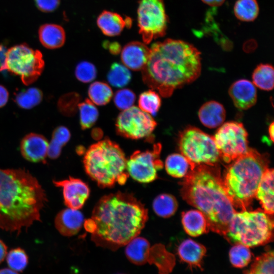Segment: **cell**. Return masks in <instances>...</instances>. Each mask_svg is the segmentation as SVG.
<instances>
[{"instance_id":"obj_19","label":"cell","mask_w":274,"mask_h":274,"mask_svg":"<svg viewBox=\"0 0 274 274\" xmlns=\"http://www.w3.org/2000/svg\"><path fill=\"white\" fill-rule=\"evenodd\" d=\"M177 251L181 261L187 264L190 268L202 270L203 259L207 252L203 245L188 238L180 244Z\"/></svg>"},{"instance_id":"obj_12","label":"cell","mask_w":274,"mask_h":274,"mask_svg":"<svg viewBox=\"0 0 274 274\" xmlns=\"http://www.w3.org/2000/svg\"><path fill=\"white\" fill-rule=\"evenodd\" d=\"M157 123L152 116L139 108L132 106L123 111L116 121L117 133L125 138L152 141V134Z\"/></svg>"},{"instance_id":"obj_1","label":"cell","mask_w":274,"mask_h":274,"mask_svg":"<svg viewBox=\"0 0 274 274\" xmlns=\"http://www.w3.org/2000/svg\"><path fill=\"white\" fill-rule=\"evenodd\" d=\"M148 219V210L140 200L119 191L102 196L83 225L96 246L115 251L138 236Z\"/></svg>"},{"instance_id":"obj_20","label":"cell","mask_w":274,"mask_h":274,"mask_svg":"<svg viewBox=\"0 0 274 274\" xmlns=\"http://www.w3.org/2000/svg\"><path fill=\"white\" fill-rule=\"evenodd\" d=\"M96 23L104 35L115 37L119 35L126 26H130L131 20L128 17L124 19L117 13L105 10L98 16Z\"/></svg>"},{"instance_id":"obj_34","label":"cell","mask_w":274,"mask_h":274,"mask_svg":"<svg viewBox=\"0 0 274 274\" xmlns=\"http://www.w3.org/2000/svg\"><path fill=\"white\" fill-rule=\"evenodd\" d=\"M80 112V123L82 129L85 130L92 127L96 122L98 117V111L94 104L89 99L78 104Z\"/></svg>"},{"instance_id":"obj_38","label":"cell","mask_w":274,"mask_h":274,"mask_svg":"<svg viewBox=\"0 0 274 274\" xmlns=\"http://www.w3.org/2000/svg\"><path fill=\"white\" fill-rule=\"evenodd\" d=\"M138 104L144 112L155 115L161 106V98L156 92L149 90L140 95Z\"/></svg>"},{"instance_id":"obj_21","label":"cell","mask_w":274,"mask_h":274,"mask_svg":"<svg viewBox=\"0 0 274 274\" xmlns=\"http://www.w3.org/2000/svg\"><path fill=\"white\" fill-rule=\"evenodd\" d=\"M255 197L259 200L263 211L269 215L273 213V169L267 168L264 172L257 189Z\"/></svg>"},{"instance_id":"obj_52","label":"cell","mask_w":274,"mask_h":274,"mask_svg":"<svg viewBox=\"0 0 274 274\" xmlns=\"http://www.w3.org/2000/svg\"><path fill=\"white\" fill-rule=\"evenodd\" d=\"M245 274H253V273H251L249 272H246L245 273Z\"/></svg>"},{"instance_id":"obj_22","label":"cell","mask_w":274,"mask_h":274,"mask_svg":"<svg viewBox=\"0 0 274 274\" xmlns=\"http://www.w3.org/2000/svg\"><path fill=\"white\" fill-rule=\"evenodd\" d=\"M147 262L154 264L159 274H168L175 265V258L166 250L164 245L157 244L150 247Z\"/></svg>"},{"instance_id":"obj_35","label":"cell","mask_w":274,"mask_h":274,"mask_svg":"<svg viewBox=\"0 0 274 274\" xmlns=\"http://www.w3.org/2000/svg\"><path fill=\"white\" fill-rule=\"evenodd\" d=\"M42 98L41 90L31 87L19 92L15 96V101L20 108L30 109L39 105Z\"/></svg>"},{"instance_id":"obj_28","label":"cell","mask_w":274,"mask_h":274,"mask_svg":"<svg viewBox=\"0 0 274 274\" xmlns=\"http://www.w3.org/2000/svg\"><path fill=\"white\" fill-rule=\"evenodd\" d=\"M178 203L176 198L169 194H161L157 196L152 203L155 214L163 218H168L176 212Z\"/></svg>"},{"instance_id":"obj_16","label":"cell","mask_w":274,"mask_h":274,"mask_svg":"<svg viewBox=\"0 0 274 274\" xmlns=\"http://www.w3.org/2000/svg\"><path fill=\"white\" fill-rule=\"evenodd\" d=\"M149 48L144 43L132 41L128 43L121 51V59L128 68L142 70L147 63Z\"/></svg>"},{"instance_id":"obj_45","label":"cell","mask_w":274,"mask_h":274,"mask_svg":"<svg viewBox=\"0 0 274 274\" xmlns=\"http://www.w3.org/2000/svg\"><path fill=\"white\" fill-rule=\"evenodd\" d=\"M9 98V92L7 89L0 85V108L4 106Z\"/></svg>"},{"instance_id":"obj_43","label":"cell","mask_w":274,"mask_h":274,"mask_svg":"<svg viewBox=\"0 0 274 274\" xmlns=\"http://www.w3.org/2000/svg\"><path fill=\"white\" fill-rule=\"evenodd\" d=\"M39 10L44 12L54 11L59 6L60 0H35Z\"/></svg>"},{"instance_id":"obj_33","label":"cell","mask_w":274,"mask_h":274,"mask_svg":"<svg viewBox=\"0 0 274 274\" xmlns=\"http://www.w3.org/2000/svg\"><path fill=\"white\" fill-rule=\"evenodd\" d=\"M131 78V73L124 65L115 62L108 73L107 79L110 85L115 87H122L127 85Z\"/></svg>"},{"instance_id":"obj_41","label":"cell","mask_w":274,"mask_h":274,"mask_svg":"<svg viewBox=\"0 0 274 274\" xmlns=\"http://www.w3.org/2000/svg\"><path fill=\"white\" fill-rule=\"evenodd\" d=\"M135 98V95L132 90L122 89L115 93L114 102L118 109L124 111L133 106Z\"/></svg>"},{"instance_id":"obj_44","label":"cell","mask_w":274,"mask_h":274,"mask_svg":"<svg viewBox=\"0 0 274 274\" xmlns=\"http://www.w3.org/2000/svg\"><path fill=\"white\" fill-rule=\"evenodd\" d=\"M103 45L104 48L108 49L112 54L117 55L121 51V46L117 42L110 43L107 41Z\"/></svg>"},{"instance_id":"obj_8","label":"cell","mask_w":274,"mask_h":274,"mask_svg":"<svg viewBox=\"0 0 274 274\" xmlns=\"http://www.w3.org/2000/svg\"><path fill=\"white\" fill-rule=\"evenodd\" d=\"M179 144L190 170L201 164L216 165L220 158L214 136L198 128L189 126L181 132Z\"/></svg>"},{"instance_id":"obj_30","label":"cell","mask_w":274,"mask_h":274,"mask_svg":"<svg viewBox=\"0 0 274 274\" xmlns=\"http://www.w3.org/2000/svg\"><path fill=\"white\" fill-rule=\"evenodd\" d=\"M166 172L170 176L181 178L185 176L190 168L187 159L180 154H172L167 156L165 162Z\"/></svg>"},{"instance_id":"obj_51","label":"cell","mask_w":274,"mask_h":274,"mask_svg":"<svg viewBox=\"0 0 274 274\" xmlns=\"http://www.w3.org/2000/svg\"><path fill=\"white\" fill-rule=\"evenodd\" d=\"M268 134L269 138L272 142H273V134H274V124L273 122H272L268 128Z\"/></svg>"},{"instance_id":"obj_47","label":"cell","mask_w":274,"mask_h":274,"mask_svg":"<svg viewBox=\"0 0 274 274\" xmlns=\"http://www.w3.org/2000/svg\"><path fill=\"white\" fill-rule=\"evenodd\" d=\"M7 50L4 46L0 45V71H2L4 64Z\"/></svg>"},{"instance_id":"obj_49","label":"cell","mask_w":274,"mask_h":274,"mask_svg":"<svg viewBox=\"0 0 274 274\" xmlns=\"http://www.w3.org/2000/svg\"><path fill=\"white\" fill-rule=\"evenodd\" d=\"M91 135L95 140H99L101 139L103 135V132L99 128H95L91 131Z\"/></svg>"},{"instance_id":"obj_27","label":"cell","mask_w":274,"mask_h":274,"mask_svg":"<svg viewBox=\"0 0 274 274\" xmlns=\"http://www.w3.org/2000/svg\"><path fill=\"white\" fill-rule=\"evenodd\" d=\"M71 133L65 126H60L53 131L52 139L48 145L47 156L51 159L57 158L60 155L61 149L70 140Z\"/></svg>"},{"instance_id":"obj_10","label":"cell","mask_w":274,"mask_h":274,"mask_svg":"<svg viewBox=\"0 0 274 274\" xmlns=\"http://www.w3.org/2000/svg\"><path fill=\"white\" fill-rule=\"evenodd\" d=\"M137 14L139 32L145 44L165 35L168 19L163 0H140Z\"/></svg>"},{"instance_id":"obj_14","label":"cell","mask_w":274,"mask_h":274,"mask_svg":"<svg viewBox=\"0 0 274 274\" xmlns=\"http://www.w3.org/2000/svg\"><path fill=\"white\" fill-rule=\"evenodd\" d=\"M56 187L62 188L64 202L71 209L79 210L84 206L90 194L88 185L79 179L70 177L63 180H53Z\"/></svg>"},{"instance_id":"obj_2","label":"cell","mask_w":274,"mask_h":274,"mask_svg":"<svg viewBox=\"0 0 274 274\" xmlns=\"http://www.w3.org/2000/svg\"><path fill=\"white\" fill-rule=\"evenodd\" d=\"M200 53L186 42L167 39L156 42L149 48L142 79L149 87L164 97L195 80L201 72Z\"/></svg>"},{"instance_id":"obj_6","label":"cell","mask_w":274,"mask_h":274,"mask_svg":"<svg viewBox=\"0 0 274 274\" xmlns=\"http://www.w3.org/2000/svg\"><path fill=\"white\" fill-rule=\"evenodd\" d=\"M127 159L122 150L109 138L95 143L86 151L84 165L88 175L101 188L123 185L128 174Z\"/></svg>"},{"instance_id":"obj_9","label":"cell","mask_w":274,"mask_h":274,"mask_svg":"<svg viewBox=\"0 0 274 274\" xmlns=\"http://www.w3.org/2000/svg\"><path fill=\"white\" fill-rule=\"evenodd\" d=\"M44 66L42 53L22 44L15 45L7 50L1 71L7 70L18 76L24 84L28 85L38 79Z\"/></svg>"},{"instance_id":"obj_18","label":"cell","mask_w":274,"mask_h":274,"mask_svg":"<svg viewBox=\"0 0 274 274\" xmlns=\"http://www.w3.org/2000/svg\"><path fill=\"white\" fill-rule=\"evenodd\" d=\"M84 221V217L79 210L68 208L57 214L54 224L56 229L61 235L71 236L79 231Z\"/></svg>"},{"instance_id":"obj_5","label":"cell","mask_w":274,"mask_h":274,"mask_svg":"<svg viewBox=\"0 0 274 274\" xmlns=\"http://www.w3.org/2000/svg\"><path fill=\"white\" fill-rule=\"evenodd\" d=\"M231 162L223 176V185L233 207L246 210L268 167V158L266 154L249 148L245 154Z\"/></svg>"},{"instance_id":"obj_40","label":"cell","mask_w":274,"mask_h":274,"mask_svg":"<svg viewBox=\"0 0 274 274\" xmlns=\"http://www.w3.org/2000/svg\"><path fill=\"white\" fill-rule=\"evenodd\" d=\"M97 71L93 64L86 61L79 62L75 69L77 79L83 83H89L96 78Z\"/></svg>"},{"instance_id":"obj_29","label":"cell","mask_w":274,"mask_h":274,"mask_svg":"<svg viewBox=\"0 0 274 274\" xmlns=\"http://www.w3.org/2000/svg\"><path fill=\"white\" fill-rule=\"evenodd\" d=\"M253 82L260 89L269 91L273 88L274 71L273 67L268 64L258 65L252 74Z\"/></svg>"},{"instance_id":"obj_24","label":"cell","mask_w":274,"mask_h":274,"mask_svg":"<svg viewBox=\"0 0 274 274\" xmlns=\"http://www.w3.org/2000/svg\"><path fill=\"white\" fill-rule=\"evenodd\" d=\"M182 223L185 232L196 237L209 230L203 214L198 210H191L182 213Z\"/></svg>"},{"instance_id":"obj_48","label":"cell","mask_w":274,"mask_h":274,"mask_svg":"<svg viewBox=\"0 0 274 274\" xmlns=\"http://www.w3.org/2000/svg\"><path fill=\"white\" fill-rule=\"evenodd\" d=\"M204 4L212 6L218 7L222 5L225 0H201Z\"/></svg>"},{"instance_id":"obj_13","label":"cell","mask_w":274,"mask_h":274,"mask_svg":"<svg viewBox=\"0 0 274 274\" xmlns=\"http://www.w3.org/2000/svg\"><path fill=\"white\" fill-rule=\"evenodd\" d=\"M161 145L155 144L153 149L135 151L127 160L126 170L129 176L142 183H148L157 178V172L163 168L160 159Z\"/></svg>"},{"instance_id":"obj_25","label":"cell","mask_w":274,"mask_h":274,"mask_svg":"<svg viewBox=\"0 0 274 274\" xmlns=\"http://www.w3.org/2000/svg\"><path fill=\"white\" fill-rule=\"evenodd\" d=\"M40 42L48 49H57L63 45L65 41V33L61 26L54 24L42 25L39 30Z\"/></svg>"},{"instance_id":"obj_15","label":"cell","mask_w":274,"mask_h":274,"mask_svg":"<svg viewBox=\"0 0 274 274\" xmlns=\"http://www.w3.org/2000/svg\"><path fill=\"white\" fill-rule=\"evenodd\" d=\"M49 143L43 135L35 133L26 135L20 143L22 156L32 162H45Z\"/></svg>"},{"instance_id":"obj_31","label":"cell","mask_w":274,"mask_h":274,"mask_svg":"<svg viewBox=\"0 0 274 274\" xmlns=\"http://www.w3.org/2000/svg\"><path fill=\"white\" fill-rule=\"evenodd\" d=\"M259 11L256 0H237L233 8L235 17L245 22L254 21L257 17Z\"/></svg>"},{"instance_id":"obj_39","label":"cell","mask_w":274,"mask_h":274,"mask_svg":"<svg viewBox=\"0 0 274 274\" xmlns=\"http://www.w3.org/2000/svg\"><path fill=\"white\" fill-rule=\"evenodd\" d=\"M7 262L11 269L22 271L28 263V257L25 252L20 248L11 250L7 255Z\"/></svg>"},{"instance_id":"obj_37","label":"cell","mask_w":274,"mask_h":274,"mask_svg":"<svg viewBox=\"0 0 274 274\" xmlns=\"http://www.w3.org/2000/svg\"><path fill=\"white\" fill-rule=\"evenodd\" d=\"M249 272L253 274H273V252L269 250L257 257Z\"/></svg>"},{"instance_id":"obj_11","label":"cell","mask_w":274,"mask_h":274,"mask_svg":"<svg viewBox=\"0 0 274 274\" xmlns=\"http://www.w3.org/2000/svg\"><path fill=\"white\" fill-rule=\"evenodd\" d=\"M214 139L220 158L230 163L248 150V133L239 122H227L221 125Z\"/></svg>"},{"instance_id":"obj_23","label":"cell","mask_w":274,"mask_h":274,"mask_svg":"<svg viewBox=\"0 0 274 274\" xmlns=\"http://www.w3.org/2000/svg\"><path fill=\"white\" fill-rule=\"evenodd\" d=\"M225 116L224 108L216 101L206 102L198 111V117L201 122L209 128H215L222 125Z\"/></svg>"},{"instance_id":"obj_46","label":"cell","mask_w":274,"mask_h":274,"mask_svg":"<svg viewBox=\"0 0 274 274\" xmlns=\"http://www.w3.org/2000/svg\"><path fill=\"white\" fill-rule=\"evenodd\" d=\"M7 255V247L0 239V263L4 261Z\"/></svg>"},{"instance_id":"obj_7","label":"cell","mask_w":274,"mask_h":274,"mask_svg":"<svg viewBox=\"0 0 274 274\" xmlns=\"http://www.w3.org/2000/svg\"><path fill=\"white\" fill-rule=\"evenodd\" d=\"M273 228L272 219L264 211L244 210L233 214L224 237L230 243L256 247L272 240Z\"/></svg>"},{"instance_id":"obj_3","label":"cell","mask_w":274,"mask_h":274,"mask_svg":"<svg viewBox=\"0 0 274 274\" xmlns=\"http://www.w3.org/2000/svg\"><path fill=\"white\" fill-rule=\"evenodd\" d=\"M47 201L45 190L28 171L0 168V228L18 234L41 220Z\"/></svg>"},{"instance_id":"obj_50","label":"cell","mask_w":274,"mask_h":274,"mask_svg":"<svg viewBox=\"0 0 274 274\" xmlns=\"http://www.w3.org/2000/svg\"><path fill=\"white\" fill-rule=\"evenodd\" d=\"M0 274H19L17 271L11 268H3L0 269Z\"/></svg>"},{"instance_id":"obj_36","label":"cell","mask_w":274,"mask_h":274,"mask_svg":"<svg viewBox=\"0 0 274 274\" xmlns=\"http://www.w3.org/2000/svg\"><path fill=\"white\" fill-rule=\"evenodd\" d=\"M252 253L249 247L236 244L229 250V257L231 265L236 268L247 266L251 261Z\"/></svg>"},{"instance_id":"obj_42","label":"cell","mask_w":274,"mask_h":274,"mask_svg":"<svg viewBox=\"0 0 274 274\" xmlns=\"http://www.w3.org/2000/svg\"><path fill=\"white\" fill-rule=\"evenodd\" d=\"M79 99V95L76 93H71L63 95L58 102L60 110L66 115H71L76 110V107L78 106Z\"/></svg>"},{"instance_id":"obj_53","label":"cell","mask_w":274,"mask_h":274,"mask_svg":"<svg viewBox=\"0 0 274 274\" xmlns=\"http://www.w3.org/2000/svg\"><path fill=\"white\" fill-rule=\"evenodd\" d=\"M118 274H124V273H118Z\"/></svg>"},{"instance_id":"obj_17","label":"cell","mask_w":274,"mask_h":274,"mask_svg":"<svg viewBox=\"0 0 274 274\" xmlns=\"http://www.w3.org/2000/svg\"><path fill=\"white\" fill-rule=\"evenodd\" d=\"M229 94L235 106L240 110H247L254 106L257 100V92L251 82L241 79L233 83Z\"/></svg>"},{"instance_id":"obj_4","label":"cell","mask_w":274,"mask_h":274,"mask_svg":"<svg viewBox=\"0 0 274 274\" xmlns=\"http://www.w3.org/2000/svg\"><path fill=\"white\" fill-rule=\"evenodd\" d=\"M180 185L182 198L203 214L209 230L225 236L236 212L225 191L219 166H196Z\"/></svg>"},{"instance_id":"obj_32","label":"cell","mask_w":274,"mask_h":274,"mask_svg":"<svg viewBox=\"0 0 274 274\" xmlns=\"http://www.w3.org/2000/svg\"><path fill=\"white\" fill-rule=\"evenodd\" d=\"M88 93L90 101L98 106L106 105L113 96L111 88L108 84L102 82L92 83L88 88Z\"/></svg>"},{"instance_id":"obj_26","label":"cell","mask_w":274,"mask_h":274,"mask_svg":"<svg viewBox=\"0 0 274 274\" xmlns=\"http://www.w3.org/2000/svg\"><path fill=\"white\" fill-rule=\"evenodd\" d=\"M125 246V254L131 263L136 265H142L147 262L151 247L146 238L138 236Z\"/></svg>"}]
</instances>
